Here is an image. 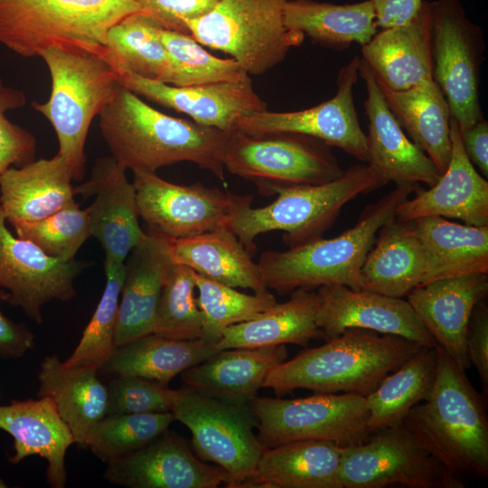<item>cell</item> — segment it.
Wrapping results in <instances>:
<instances>
[{
  "instance_id": "ac0fdd59",
  "label": "cell",
  "mask_w": 488,
  "mask_h": 488,
  "mask_svg": "<svg viewBox=\"0 0 488 488\" xmlns=\"http://www.w3.org/2000/svg\"><path fill=\"white\" fill-rule=\"evenodd\" d=\"M103 478L127 488H217L229 474L201 460L184 438L168 429L146 446L107 464Z\"/></svg>"
},
{
  "instance_id": "5bb4252c",
  "label": "cell",
  "mask_w": 488,
  "mask_h": 488,
  "mask_svg": "<svg viewBox=\"0 0 488 488\" xmlns=\"http://www.w3.org/2000/svg\"><path fill=\"white\" fill-rule=\"evenodd\" d=\"M139 217L168 239L195 236L229 227L235 215L252 204L253 196L239 195L202 183H170L156 174L133 173Z\"/></svg>"
},
{
  "instance_id": "44dd1931",
  "label": "cell",
  "mask_w": 488,
  "mask_h": 488,
  "mask_svg": "<svg viewBox=\"0 0 488 488\" xmlns=\"http://www.w3.org/2000/svg\"><path fill=\"white\" fill-rule=\"evenodd\" d=\"M488 294L487 274L436 279L411 290L408 302L424 327L460 368H470L465 335L472 312Z\"/></svg>"
},
{
  "instance_id": "74e56055",
  "label": "cell",
  "mask_w": 488,
  "mask_h": 488,
  "mask_svg": "<svg viewBox=\"0 0 488 488\" xmlns=\"http://www.w3.org/2000/svg\"><path fill=\"white\" fill-rule=\"evenodd\" d=\"M158 25L142 12L126 16L108 31L103 54L119 72L180 86L179 70L158 37Z\"/></svg>"
},
{
  "instance_id": "681fc988",
  "label": "cell",
  "mask_w": 488,
  "mask_h": 488,
  "mask_svg": "<svg viewBox=\"0 0 488 488\" xmlns=\"http://www.w3.org/2000/svg\"><path fill=\"white\" fill-rule=\"evenodd\" d=\"M466 352L478 372L484 398L488 394V307L483 300L474 306L466 330Z\"/></svg>"
},
{
  "instance_id": "816d5d0a",
  "label": "cell",
  "mask_w": 488,
  "mask_h": 488,
  "mask_svg": "<svg viewBox=\"0 0 488 488\" xmlns=\"http://www.w3.org/2000/svg\"><path fill=\"white\" fill-rule=\"evenodd\" d=\"M423 0H372L378 28L386 29L408 23Z\"/></svg>"
},
{
  "instance_id": "52a82bcc",
  "label": "cell",
  "mask_w": 488,
  "mask_h": 488,
  "mask_svg": "<svg viewBox=\"0 0 488 488\" xmlns=\"http://www.w3.org/2000/svg\"><path fill=\"white\" fill-rule=\"evenodd\" d=\"M388 183L369 164L352 165L328 183L277 188L278 196L272 203L244 207L229 228L251 256L256 252V237L270 231H283L286 245L296 247L322 238L345 204Z\"/></svg>"
},
{
  "instance_id": "f1b7e54d",
  "label": "cell",
  "mask_w": 488,
  "mask_h": 488,
  "mask_svg": "<svg viewBox=\"0 0 488 488\" xmlns=\"http://www.w3.org/2000/svg\"><path fill=\"white\" fill-rule=\"evenodd\" d=\"M93 366H67L58 355L44 357L38 373V398H50L70 430L75 444L86 448L93 427L107 415V386Z\"/></svg>"
},
{
  "instance_id": "d590c367",
  "label": "cell",
  "mask_w": 488,
  "mask_h": 488,
  "mask_svg": "<svg viewBox=\"0 0 488 488\" xmlns=\"http://www.w3.org/2000/svg\"><path fill=\"white\" fill-rule=\"evenodd\" d=\"M221 350L196 340H176L150 333L115 347L99 371L111 376H138L162 384L212 357Z\"/></svg>"
},
{
  "instance_id": "4fadbf2b",
  "label": "cell",
  "mask_w": 488,
  "mask_h": 488,
  "mask_svg": "<svg viewBox=\"0 0 488 488\" xmlns=\"http://www.w3.org/2000/svg\"><path fill=\"white\" fill-rule=\"evenodd\" d=\"M189 428L195 455L229 474L228 488H241L263 451L249 406L228 403L188 387L181 389L172 411Z\"/></svg>"
},
{
  "instance_id": "ee69618b",
  "label": "cell",
  "mask_w": 488,
  "mask_h": 488,
  "mask_svg": "<svg viewBox=\"0 0 488 488\" xmlns=\"http://www.w3.org/2000/svg\"><path fill=\"white\" fill-rule=\"evenodd\" d=\"M13 228L17 237L64 262L75 260L80 249L92 237L87 208L80 209L75 200L45 218Z\"/></svg>"
},
{
  "instance_id": "f907efd6",
  "label": "cell",
  "mask_w": 488,
  "mask_h": 488,
  "mask_svg": "<svg viewBox=\"0 0 488 488\" xmlns=\"http://www.w3.org/2000/svg\"><path fill=\"white\" fill-rule=\"evenodd\" d=\"M9 297V293L0 286V303H8ZM34 347V333L24 324L5 316L0 309V358L19 359Z\"/></svg>"
},
{
  "instance_id": "f546056e",
  "label": "cell",
  "mask_w": 488,
  "mask_h": 488,
  "mask_svg": "<svg viewBox=\"0 0 488 488\" xmlns=\"http://www.w3.org/2000/svg\"><path fill=\"white\" fill-rule=\"evenodd\" d=\"M341 446L321 440L264 448L241 488H341Z\"/></svg>"
},
{
  "instance_id": "f6af8a7d",
  "label": "cell",
  "mask_w": 488,
  "mask_h": 488,
  "mask_svg": "<svg viewBox=\"0 0 488 488\" xmlns=\"http://www.w3.org/2000/svg\"><path fill=\"white\" fill-rule=\"evenodd\" d=\"M156 32L179 70L181 85L178 87L249 78L234 59L211 55L190 33L164 29L160 25Z\"/></svg>"
},
{
  "instance_id": "f5cc1de1",
  "label": "cell",
  "mask_w": 488,
  "mask_h": 488,
  "mask_svg": "<svg viewBox=\"0 0 488 488\" xmlns=\"http://www.w3.org/2000/svg\"><path fill=\"white\" fill-rule=\"evenodd\" d=\"M465 152L483 175H488V122L483 118L469 128L460 131Z\"/></svg>"
},
{
  "instance_id": "d6a6232c",
  "label": "cell",
  "mask_w": 488,
  "mask_h": 488,
  "mask_svg": "<svg viewBox=\"0 0 488 488\" xmlns=\"http://www.w3.org/2000/svg\"><path fill=\"white\" fill-rule=\"evenodd\" d=\"M290 298L277 303L250 320L226 328L215 344L220 350L261 348L286 343L306 347L323 338L316 324L319 297L316 291L298 288Z\"/></svg>"
},
{
  "instance_id": "7dc6e473",
  "label": "cell",
  "mask_w": 488,
  "mask_h": 488,
  "mask_svg": "<svg viewBox=\"0 0 488 488\" xmlns=\"http://www.w3.org/2000/svg\"><path fill=\"white\" fill-rule=\"evenodd\" d=\"M25 104L24 93L5 86L0 78V174L11 166L20 167L34 160V136L5 116L7 110L20 108Z\"/></svg>"
},
{
  "instance_id": "83f0119b",
  "label": "cell",
  "mask_w": 488,
  "mask_h": 488,
  "mask_svg": "<svg viewBox=\"0 0 488 488\" xmlns=\"http://www.w3.org/2000/svg\"><path fill=\"white\" fill-rule=\"evenodd\" d=\"M288 355L285 344L221 350L182 372L186 387L220 400L249 406L263 381Z\"/></svg>"
},
{
  "instance_id": "ba28073f",
  "label": "cell",
  "mask_w": 488,
  "mask_h": 488,
  "mask_svg": "<svg viewBox=\"0 0 488 488\" xmlns=\"http://www.w3.org/2000/svg\"><path fill=\"white\" fill-rule=\"evenodd\" d=\"M288 0H220L207 14L184 21L202 46L223 52L249 75H261L283 61L305 35L284 22Z\"/></svg>"
},
{
  "instance_id": "277c9868",
  "label": "cell",
  "mask_w": 488,
  "mask_h": 488,
  "mask_svg": "<svg viewBox=\"0 0 488 488\" xmlns=\"http://www.w3.org/2000/svg\"><path fill=\"white\" fill-rule=\"evenodd\" d=\"M418 188L396 185L377 202L367 206L354 226L336 237L320 238L284 251L263 252L258 262L263 284L280 295L331 285L360 290V271L377 232L395 217L397 207Z\"/></svg>"
},
{
  "instance_id": "30bf717a",
  "label": "cell",
  "mask_w": 488,
  "mask_h": 488,
  "mask_svg": "<svg viewBox=\"0 0 488 488\" xmlns=\"http://www.w3.org/2000/svg\"><path fill=\"white\" fill-rule=\"evenodd\" d=\"M249 407L259 421L257 437L263 449L304 440L347 446L370 436L366 399L357 394L314 392L292 399L256 396Z\"/></svg>"
},
{
  "instance_id": "b9f144b4",
  "label": "cell",
  "mask_w": 488,
  "mask_h": 488,
  "mask_svg": "<svg viewBox=\"0 0 488 488\" xmlns=\"http://www.w3.org/2000/svg\"><path fill=\"white\" fill-rule=\"evenodd\" d=\"M104 271L106 285L102 296L78 345L63 361L67 366H93L99 371L116 347L115 333L126 265L104 258Z\"/></svg>"
},
{
  "instance_id": "4dcf8cb0",
  "label": "cell",
  "mask_w": 488,
  "mask_h": 488,
  "mask_svg": "<svg viewBox=\"0 0 488 488\" xmlns=\"http://www.w3.org/2000/svg\"><path fill=\"white\" fill-rule=\"evenodd\" d=\"M378 232L360 271V290L401 298L422 283L423 247L413 223L396 216Z\"/></svg>"
},
{
  "instance_id": "9a60e30c",
  "label": "cell",
  "mask_w": 488,
  "mask_h": 488,
  "mask_svg": "<svg viewBox=\"0 0 488 488\" xmlns=\"http://www.w3.org/2000/svg\"><path fill=\"white\" fill-rule=\"evenodd\" d=\"M359 57L340 68L335 95L313 108L287 112L267 109L242 116L233 129L249 135L295 133L316 138L367 163V136L361 130L354 103L353 88L359 76Z\"/></svg>"
},
{
  "instance_id": "4316f807",
  "label": "cell",
  "mask_w": 488,
  "mask_h": 488,
  "mask_svg": "<svg viewBox=\"0 0 488 488\" xmlns=\"http://www.w3.org/2000/svg\"><path fill=\"white\" fill-rule=\"evenodd\" d=\"M70 170L57 153L49 159L11 166L0 174V206L12 227L45 218L75 196Z\"/></svg>"
},
{
  "instance_id": "836d02e7",
  "label": "cell",
  "mask_w": 488,
  "mask_h": 488,
  "mask_svg": "<svg viewBox=\"0 0 488 488\" xmlns=\"http://www.w3.org/2000/svg\"><path fill=\"white\" fill-rule=\"evenodd\" d=\"M378 83L402 129L443 174L452 154V117L437 84L433 80H426L408 89L396 91Z\"/></svg>"
},
{
  "instance_id": "cb8c5ba5",
  "label": "cell",
  "mask_w": 488,
  "mask_h": 488,
  "mask_svg": "<svg viewBox=\"0 0 488 488\" xmlns=\"http://www.w3.org/2000/svg\"><path fill=\"white\" fill-rule=\"evenodd\" d=\"M174 264L170 239L152 230L131 250L125 262L116 347L154 333L162 288Z\"/></svg>"
},
{
  "instance_id": "8d00e7d4",
  "label": "cell",
  "mask_w": 488,
  "mask_h": 488,
  "mask_svg": "<svg viewBox=\"0 0 488 488\" xmlns=\"http://www.w3.org/2000/svg\"><path fill=\"white\" fill-rule=\"evenodd\" d=\"M285 25L324 48L343 50L368 43L378 32L372 0L335 5L314 0H288Z\"/></svg>"
},
{
  "instance_id": "ffe728a7",
  "label": "cell",
  "mask_w": 488,
  "mask_h": 488,
  "mask_svg": "<svg viewBox=\"0 0 488 488\" xmlns=\"http://www.w3.org/2000/svg\"><path fill=\"white\" fill-rule=\"evenodd\" d=\"M120 83L137 96L223 132L232 130L240 117L267 109L250 78L178 87L120 72Z\"/></svg>"
},
{
  "instance_id": "f35d334b",
  "label": "cell",
  "mask_w": 488,
  "mask_h": 488,
  "mask_svg": "<svg viewBox=\"0 0 488 488\" xmlns=\"http://www.w3.org/2000/svg\"><path fill=\"white\" fill-rule=\"evenodd\" d=\"M436 365V346H421L365 397L370 435L402 424L414 406L429 399L435 383Z\"/></svg>"
},
{
  "instance_id": "8fae6325",
  "label": "cell",
  "mask_w": 488,
  "mask_h": 488,
  "mask_svg": "<svg viewBox=\"0 0 488 488\" xmlns=\"http://www.w3.org/2000/svg\"><path fill=\"white\" fill-rule=\"evenodd\" d=\"M429 11L432 79L463 131L484 118L479 99L483 32L467 17L460 0L429 2Z\"/></svg>"
},
{
  "instance_id": "5b68a950",
  "label": "cell",
  "mask_w": 488,
  "mask_h": 488,
  "mask_svg": "<svg viewBox=\"0 0 488 488\" xmlns=\"http://www.w3.org/2000/svg\"><path fill=\"white\" fill-rule=\"evenodd\" d=\"M41 57L52 79L49 99L32 107L52 124L59 142L58 153L72 179H84L85 144L90 124L110 103L121 85L120 72L103 53L52 47Z\"/></svg>"
},
{
  "instance_id": "7bdbcfd3",
  "label": "cell",
  "mask_w": 488,
  "mask_h": 488,
  "mask_svg": "<svg viewBox=\"0 0 488 488\" xmlns=\"http://www.w3.org/2000/svg\"><path fill=\"white\" fill-rule=\"evenodd\" d=\"M192 274L190 267L174 262L162 288L153 333L176 340L201 338L202 314Z\"/></svg>"
},
{
  "instance_id": "603a6c76",
  "label": "cell",
  "mask_w": 488,
  "mask_h": 488,
  "mask_svg": "<svg viewBox=\"0 0 488 488\" xmlns=\"http://www.w3.org/2000/svg\"><path fill=\"white\" fill-rule=\"evenodd\" d=\"M452 154L446 172L429 189L418 188L416 195L403 201L396 218L411 222L439 216L461 220L467 225L488 226V182L468 159L456 121L451 117Z\"/></svg>"
},
{
  "instance_id": "2e32d148",
  "label": "cell",
  "mask_w": 488,
  "mask_h": 488,
  "mask_svg": "<svg viewBox=\"0 0 488 488\" xmlns=\"http://www.w3.org/2000/svg\"><path fill=\"white\" fill-rule=\"evenodd\" d=\"M86 265L47 256L33 243L12 234L0 206V286L9 293L8 303L19 306L37 324L42 308L53 300L76 296L75 278Z\"/></svg>"
},
{
  "instance_id": "6da1fadb",
  "label": "cell",
  "mask_w": 488,
  "mask_h": 488,
  "mask_svg": "<svg viewBox=\"0 0 488 488\" xmlns=\"http://www.w3.org/2000/svg\"><path fill=\"white\" fill-rule=\"evenodd\" d=\"M99 127L111 156L125 170L156 174L191 162L225 183L221 153L226 132L164 114L122 84L99 114Z\"/></svg>"
},
{
  "instance_id": "bcb514c9",
  "label": "cell",
  "mask_w": 488,
  "mask_h": 488,
  "mask_svg": "<svg viewBox=\"0 0 488 488\" xmlns=\"http://www.w3.org/2000/svg\"><path fill=\"white\" fill-rule=\"evenodd\" d=\"M107 415L173 411L181 389L138 376H114L106 385Z\"/></svg>"
},
{
  "instance_id": "d6986e66",
  "label": "cell",
  "mask_w": 488,
  "mask_h": 488,
  "mask_svg": "<svg viewBox=\"0 0 488 488\" xmlns=\"http://www.w3.org/2000/svg\"><path fill=\"white\" fill-rule=\"evenodd\" d=\"M112 156L98 158L90 178L74 186L75 195L93 196L87 208L91 236L101 244L105 258L125 263L131 250L145 237L133 183Z\"/></svg>"
},
{
  "instance_id": "3957f363",
  "label": "cell",
  "mask_w": 488,
  "mask_h": 488,
  "mask_svg": "<svg viewBox=\"0 0 488 488\" xmlns=\"http://www.w3.org/2000/svg\"><path fill=\"white\" fill-rule=\"evenodd\" d=\"M437 365L429 399L403 420L421 446L455 475L488 477V417L484 397L436 345Z\"/></svg>"
},
{
  "instance_id": "7c38bea8",
  "label": "cell",
  "mask_w": 488,
  "mask_h": 488,
  "mask_svg": "<svg viewBox=\"0 0 488 488\" xmlns=\"http://www.w3.org/2000/svg\"><path fill=\"white\" fill-rule=\"evenodd\" d=\"M341 488L465 487L403 423L378 430L361 444L341 446Z\"/></svg>"
},
{
  "instance_id": "e575fe53",
  "label": "cell",
  "mask_w": 488,
  "mask_h": 488,
  "mask_svg": "<svg viewBox=\"0 0 488 488\" xmlns=\"http://www.w3.org/2000/svg\"><path fill=\"white\" fill-rule=\"evenodd\" d=\"M170 243L177 264L234 288H248L256 294L269 291L262 282L258 263L229 227L170 239Z\"/></svg>"
},
{
  "instance_id": "e0dca14e",
  "label": "cell",
  "mask_w": 488,
  "mask_h": 488,
  "mask_svg": "<svg viewBox=\"0 0 488 488\" xmlns=\"http://www.w3.org/2000/svg\"><path fill=\"white\" fill-rule=\"evenodd\" d=\"M316 293V324L325 341L359 328L399 336L424 347L436 346L408 301L342 285L322 286Z\"/></svg>"
},
{
  "instance_id": "8992f818",
  "label": "cell",
  "mask_w": 488,
  "mask_h": 488,
  "mask_svg": "<svg viewBox=\"0 0 488 488\" xmlns=\"http://www.w3.org/2000/svg\"><path fill=\"white\" fill-rule=\"evenodd\" d=\"M138 12L135 0H0V44L25 58L52 47L103 53L108 31Z\"/></svg>"
},
{
  "instance_id": "7402d4cb",
  "label": "cell",
  "mask_w": 488,
  "mask_h": 488,
  "mask_svg": "<svg viewBox=\"0 0 488 488\" xmlns=\"http://www.w3.org/2000/svg\"><path fill=\"white\" fill-rule=\"evenodd\" d=\"M359 75L364 80L363 103L369 120L368 164L396 185L433 186L441 174L433 161L408 137L389 108L379 83L366 62L360 59Z\"/></svg>"
},
{
  "instance_id": "60d3db41",
  "label": "cell",
  "mask_w": 488,
  "mask_h": 488,
  "mask_svg": "<svg viewBox=\"0 0 488 488\" xmlns=\"http://www.w3.org/2000/svg\"><path fill=\"white\" fill-rule=\"evenodd\" d=\"M174 420L171 411L106 415L89 432L86 448L107 465L154 442Z\"/></svg>"
},
{
  "instance_id": "9c48e42d",
  "label": "cell",
  "mask_w": 488,
  "mask_h": 488,
  "mask_svg": "<svg viewBox=\"0 0 488 488\" xmlns=\"http://www.w3.org/2000/svg\"><path fill=\"white\" fill-rule=\"evenodd\" d=\"M221 161L230 174L253 182L263 195L282 186L321 184L344 170L325 143L300 134L226 132Z\"/></svg>"
},
{
  "instance_id": "db71d44e",
  "label": "cell",
  "mask_w": 488,
  "mask_h": 488,
  "mask_svg": "<svg viewBox=\"0 0 488 488\" xmlns=\"http://www.w3.org/2000/svg\"><path fill=\"white\" fill-rule=\"evenodd\" d=\"M1 397H2V394H1V389H0V399H1Z\"/></svg>"
},
{
  "instance_id": "484cf974",
  "label": "cell",
  "mask_w": 488,
  "mask_h": 488,
  "mask_svg": "<svg viewBox=\"0 0 488 488\" xmlns=\"http://www.w3.org/2000/svg\"><path fill=\"white\" fill-rule=\"evenodd\" d=\"M361 54L376 80L392 90L433 80L429 2L422 1L408 23L377 32Z\"/></svg>"
},
{
  "instance_id": "d4e9b609",
  "label": "cell",
  "mask_w": 488,
  "mask_h": 488,
  "mask_svg": "<svg viewBox=\"0 0 488 488\" xmlns=\"http://www.w3.org/2000/svg\"><path fill=\"white\" fill-rule=\"evenodd\" d=\"M0 429L14 439L11 464H19L31 455L41 456L47 462L48 484L52 488L65 486L66 453L75 441L50 398L14 399L0 405Z\"/></svg>"
},
{
  "instance_id": "c3c4849f",
  "label": "cell",
  "mask_w": 488,
  "mask_h": 488,
  "mask_svg": "<svg viewBox=\"0 0 488 488\" xmlns=\"http://www.w3.org/2000/svg\"><path fill=\"white\" fill-rule=\"evenodd\" d=\"M141 12L164 29L189 33L184 21L210 13L220 0H135Z\"/></svg>"
},
{
  "instance_id": "7a4b0ae2",
  "label": "cell",
  "mask_w": 488,
  "mask_h": 488,
  "mask_svg": "<svg viewBox=\"0 0 488 488\" xmlns=\"http://www.w3.org/2000/svg\"><path fill=\"white\" fill-rule=\"evenodd\" d=\"M420 345L408 339L350 328L316 348H306L272 368L262 388L281 397L296 389L319 393H371Z\"/></svg>"
},
{
  "instance_id": "1f68e13d",
  "label": "cell",
  "mask_w": 488,
  "mask_h": 488,
  "mask_svg": "<svg viewBox=\"0 0 488 488\" xmlns=\"http://www.w3.org/2000/svg\"><path fill=\"white\" fill-rule=\"evenodd\" d=\"M423 247V284L457 276L488 274V226L459 224L439 216L411 221Z\"/></svg>"
},
{
  "instance_id": "ab89813d",
  "label": "cell",
  "mask_w": 488,
  "mask_h": 488,
  "mask_svg": "<svg viewBox=\"0 0 488 488\" xmlns=\"http://www.w3.org/2000/svg\"><path fill=\"white\" fill-rule=\"evenodd\" d=\"M192 275L202 314L200 339L209 343L216 344L229 326L250 320L277 304L270 291L248 295L194 271Z\"/></svg>"
}]
</instances>
